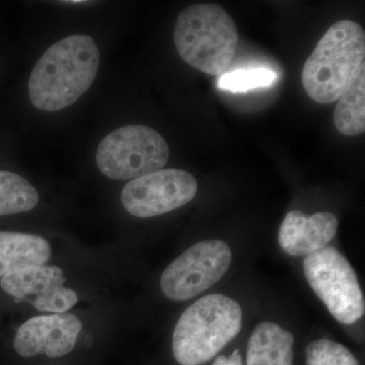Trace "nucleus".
I'll return each mask as SVG.
<instances>
[{"label": "nucleus", "instance_id": "nucleus-16", "mask_svg": "<svg viewBox=\"0 0 365 365\" xmlns=\"http://www.w3.org/2000/svg\"><path fill=\"white\" fill-rule=\"evenodd\" d=\"M306 365H360L344 345L329 339H318L306 348Z\"/></svg>", "mask_w": 365, "mask_h": 365}, {"label": "nucleus", "instance_id": "nucleus-18", "mask_svg": "<svg viewBox=\"0 0 365 365\" xmlns=\"http://www.w3.org/2000/svg\"><path fill=\"white\" fill-rule=\"evenodd\" d=\"M212 365H244L242 357L239 349H235L230 356L218 355Z\"/></svg>", "mask_w": 365, "mask_h": 365}, {"label": "nucleus", "instance_id": "nucleus-13", "mask_svg": "<svg viewBox=\"0 0 365 365\" xmlns=\"http://www.w3.org/2000/svg\"><path fill=\"white\" fill-rule=\"evenodd\" d=\"M51 257V245L41 235L0 232V277L29 266L44 265Z\"/></svg>", "mask_w": 365, "mask_h": 365}, {"label": "nucleus", "instance_id": "nucleus-9", "mask_svg": "<svg viewBox=\"0 0 365 365\" xmlns=\"http://www.w3.org/2000/svg\"><path fill=\"white\" fill-rule=\"evenodd\" d=\"M63 270L55 265H36L2 276L0 285L16 302H26L41 313H67L78 302L66 287Z\"/></svg>", "mask_w": 365, "mask_h": 365}, {"label": "nucleus", "instance_id": "nucleus-12", "mask_svg": "<svg viewBox=\"0 0 365 365\" xmlns=\"http://www.w3.org/2000/svg\"><path fill=\"white\" fill-rule=\"evenodd\" d=\"M294 336L273 322L256 326L247 344V365H294Z\"/></svg>", "mask_w": 365, "mask_h": 365}, {"label": "nucleus", "instance_id": "nucleus-14", "mask_svg": "<svg viewBox=\"0 0 365 365\" xmlns=\"http://www.w3.org/2000/svg\"><path fill=\"white\" fill-rule=\"evenodd\" d=\"M334 125L341 134L355 136L365 131V64L338 98Z\"/></svg>", "mask_w": 365, "mask_h": 365}, {"label": "nucleus", "instance_id": "nucleus-8", "mask_svg": "<svg viewBox=\"0 0 365 365\" xmlns=\"http://www.w3.org/2000/svg\"><path fill=\"white\" fill-rule=\"evenodd\" d=\"M198 182L186 170L165 169L132 180L125 185L121 202L135 217L163 215L193 200Z\"/></svg>", "mask_w": 365, "mask_h": 365}, {"label": "nucleus", "instance_id": "nucleus-3", "mask_svg": "<svg viewBox=\"0 0 365 365\" xmlns=\"http://www.w3.org/2000/svg\"><path fill=\"white\" fill-rule=\"evenodd\" d=\"M239 302L223 294H209L180 317L173 334V354L180 365H203L220 354L241 332Z\"/></svg>", "mask_w": 365, "mask_h": 365}, {"label": "nucleus", "instance_id": "nucleus-11", "mask_svg": "<svg viewBox=\"0 0 365 365\" xmlns=\"http://www.w3.org/2000/svg\"><path fill=\"white\" fill-rule=\"evenodd\" d=\"M339 222L330 212L307 216L299 210L289 211L279 228L278 241L283 251L294 257L309 256L326 248L337 235Z\"/></svg>", "mask_w": 365, "mask_h": 365}, {"label": "nucleus", "instance_id": "nucleus-1", "mask_svg": "<svg viewBox=\"0 0 365 365\" xmlns=\"http://www.w3.org/2000/svg\"><path fill=\"white\" fill-rule=\"evenodd\" d=\"M98 67L100 51L90 36L72 35L60 40L41 56L31 72V102L42 111L66 109L88 91Z\"/></svg>", "mask_w": 365, "mask_h": 365}, {"label": "nucleus", "instance_id": "nucleus-17", "mask_svg": "<svg viewBox=\"0 0 365 365\" xmlns=\"http://www.w3.org/2000/svg\"><path fill=\"white\" fill-rule=\"evenodd\" d=\"M277 78L268 68L237 69L223 73L218 79V88L230 91H246L272 85Z\"/></svg>", "mask_w": 365, "mask_h": 365}, {"label": "nucleus", "instance_id": "nucleus-4", "mask_svg": "<svg viewBox=\"0 0 365 365\" xmlns=\"http://www.w3.org/2000/svg\"><path fill=\"white\" fill-rule=\"evenodd\" d=\"M174 42L187 64L209 76H222L234 59L239 33L220 4H193L178 16Z\"/></svg>", "mask_w": 365, "mask_h": 365}, {"label": "nucleus", "instance_id": "nucleus-2", "mask_svg": "<svg viewBox=\"0 0 365 365\" xmlns=\"http://www.w3.org/2000/svg\"><path fill=\"white\" fill-rule=\"evenodd\" d=\"M365 34L356 21L334 24L319 41L302 72L304 91L319 104L336 102L364 66Z\"/></svg>", "mask_w": 365, "mask_h": 365}, {"label": "nucleus", "instance_id": "nucleus-5", "mask_svg": "<svg viewBox=\"0 0 365 365\" xmlns=\"http://www.w3.org/2000/svg\"><path fill=\"white\" fill-rule=\"evenodd\" d=\"M169 157L167 141L155 129L127 125L101 141L96 160L105 177L132 181L163 170Z\"/></svg>", "mask_w": 365, "mask_h": 365}, {"label": "nucleus", "instance_id": "nucleus-10", "mask_svg": "<svg viewBox=\"0 0 365 365\" xmlns=\"http://www.w3.org/2000/svg\"><path fill=\"white\" fill-rule=\"evenodd\" d=\"M81 330V319L68 312L34 317L16 331L14 348L26 359L38 354L58 359L74 349Z\"/></svg>", "mask_w": 365, "mask_h": 365}, {"label": "nucleus", "instance_id": "nucleus-7", "mask_svg": "<svg viewBox=\"0 0 365 365\" xmlns=\"http://www.w3.org/2000/svg\"><path fill=\"white\" fill-rule=\"evenodd\" d=\"M227 242L210 240L197 242L165 269L160 288L168 299L185 302L216 284L232 264Z\"/></svg>", "mask_w": 365, "mask_h": 365}, {"label": "nucleus", "instance_id": "nucleus-19", "mask_svg": "<svg viewBox=\"0 0 365 365\" xmlns=\"http://www.w3.org/2000/svg\"><path fill=\"white\" fill-rule=\"evenodd\" d=\"M62 4H88V1H83V0H81V1H76V0H73V1H63Z\"/></svg>", "mask_w": 365, "mask_h": 365}, {"label": "nucleus", "instance_id": "nucleus-15", "mask_svg": "<svg viewBox=\"0 0 365 365\" xmlns=\"http://www.w3.org/2000/svg\"><path fill=\"white\" fill-rule=\"evenodd\" d=\"M40 195L21 175L0 170V216L28 212L38 205Z\"/></svg>", "mask_w": 365, "mask_h": 365}, {"label": "nucleus", "instance_id": "nucleus-6", "mask_svg": "<svg viewBox=\"0 0 365 365\" xmlns=\"http://www.w3.org/2000/svg\"><path fill=\"white\" fill-rule=\"evenodd\" d=\"M304 272L314 294L339 323L351 325L364 317V297L359 277L337 249L326 247L307 256Z\"/></svg>", "mask_w": 365, "mask_h": 365}]
</instances>
